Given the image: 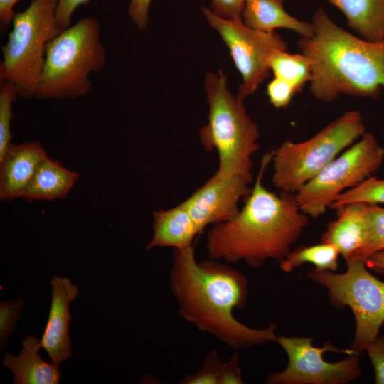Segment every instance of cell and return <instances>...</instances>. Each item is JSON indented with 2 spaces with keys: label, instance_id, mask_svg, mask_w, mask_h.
I'll list each match as a JSON object with an SVG mask.
<instances>
[{
  "label": "cell",
  "instance_id": "cb8c5ba5",
  "mask_svg": "<svg viewBox=\"0 0 384 384\" xmlns=\"http://www.w3.org/2000/svg\"><path fill=\"white\" fill-rule=\"evenodd\" d=\"M353 203H384V178L378 179L373 176L368 177L356 186L337 196L330 208L336 210Z\"/></svg>",
  "mask_w": 384,
  "mask_h": 384
},
{
  "label": "cell",
  "instance_id": "8992f818",
  "mask_svg": "<svg viewBox=\"0 0 384 384\" xmlns=\"http://www.w3.org/2000/svg\"><path fill=\"white\" fill-rule=\"evenodd\" d=\"M58 0H33L15 14L7 43L1 48L0 79L11 83L18 96L36 97L46 46L63 30L56 18Z\"/></svg>",
  "mask_w": 384,
  "mask_h": 384
},
{
  "label": "cell",
  "instance_id": "484cf974",
  "mask_svg": "<svg viewBox=\"0 0 384 384\" xmlns=\"http://www.w3.org/2000/svg\"><path fill=\"white\" fill-rule=\"evenodd\" d=\"M222 361L215 350L210 351L204 358L198 370L185 376L181 384H219Z\"/></svg>",
  "mask_w": 384,
  "mask_h": 384
},
{
  "label": "cell",
  "instance_id": "d4e9b609",
  "mask_svg": "<svg viewBox=\"0 0 384 384\" xmlns=\"http://www.w3.org/2000/svg\"><path fill=\"white\" fill-rule=\"evenodd\" d=\"M18 96L15 87L1 80L0 89V158L11 143V122L13 118L12 104Z\"/></svg>",
  "mask_w": 384,
  "mask_h": 384
},
{
  "label": "cell",
  "instance_id": "7402d4cb",
  "mask_svg": "<svg viewBox=\"0 0 384 384\" xmlns=\"http://www.w3.org/2000/svg\"><path fill=\"white\" fill-rule=\"evenodd\" d=\"M269 67L274 77L290 83L297 93L311 78L310 61L302 53L290 54L287 50H275L270 58Z\"/></svg>",
  "mask_w": 384,
  "mask_h": 384
},
{
  "label": "cell",
  "instance_id": "ba28073f",
  "mask_svg": "<svg viewBox=\"0 0 384 384\" xmlns=\"http://www.w3.org/2000/svg\"><path fill=\"white\" fill-rule=\"evenodd\" d=\"M346 262L344 273L315 269L308 277L327 289L335 307L352 310L356 319L352 349L360 354L378 336L384 323V282L368 271L365 262Z\"/></svg>",
  "mask_w": 384,
  "mask_h": 384
},
{
  "label": "cell",
  "instance_id": "ffe728a7",
  "mask_svg": "<svg viewBox=\"0 0 384 384\" xmlns=\"http://www.w3.org/2000/svg\"><path fill=\"white\" fill-rule=\"evenodd\" d=\"M345 16L348 26L361 38L384 39V0H326Z\"/></svg>",
  "mask_w": 384,
  "mask_h": 384
},
{
  "label": "cell",
  "instance_id": "9a60e30c",
  "mask_svg": "<svg viewBox=\"0 0 384 384\" xmlns=\"http://www.w3.org/2000/svg\"><path fill=\"white\" fill-rule=\"evenodd\" d=\"M368 203H353L337 208V218L328 224L321 242L336 246L346 262L361 248L366 235Z\"/></svg>",
  "mask_w": 384,
  "mask_h": 384
},
{
  "label": "cell",
  "instance_id": "ac0fdd59",
  "mask_svg": "<svg viewBox=\"0 0 384 384\" xmlns=\"http://www.w3.org/2000/svg\"><path fill=\"white\" fill-rule=\"evenodd\" d=\"M283 2V0H246L242 20L247 26L258 31L272 32L276 28H287L302 38L311 37L314 33L312 23L289 15L284 10Z\"/></svg>",
  "mask_w": 384,
  "mask_h": 384
},
{
  "label": "cell",
  "instance_id": "44dd1931",
  "mask_svg": "<svg viewBox=\"0 0 384 384\" xmlns=\"http://www.w3.org/2000/svg\"><path fill=\"white\" fill-rule=\"evenodd\" d=\"M338 248L332 244L321 242L311 246H300L281 260L280 268L290 272L304 263H311L318 270L335 271L338 267Z\"/></svg>",
  "mask_w": 384,
  "mask_h": 384
},
{
  "label": "cell",
  "instance_id": "d6a6232c",
  "mask_svg": "<svg viewBox=\"0 0 384 384\" xmlns=\"http://www.w3.org/2000/svg\"><path fill=\"white\" fill-rule=\"evenodd\" d=\"M89 1L90 0H58L56 18L60 28L62 30L68 28L75 10L79 6L87 4Z\"/></svg>",
  "mask_w": 384,
  "mask_h": 384
},
{
  "label": "cell",
  "instance_id": "603a6c76",
  "mask_svg": "<svg viewBox=\"0 0 384 384\" xmlns=\"http://www.w3.org/2000/svg\"><path fill=\"white\" fill-rule=\"evenodd\" d=\"M384 250V208L368 204L366 210V235L363 246L349 260H366ZM348 260V261H349Z\"/></svg>",
  "mask_w": 384,
  "mask_h": 384
},
{
  "label": "cell",
  "instance_id": "4316f807",
  "mask_svg": "<svg viewBox=\"0 0 384 384\" xmlns=\"http://www.w3.org/2000/svg\"><path fill=\"white\" fill-rule=\"evenodd\" d=\"M25 305L22 299L0 303V348L4 349L9 335L15 330V326L20 318Z\"/></svg>",
  "mask_w": 384,
  "mask_h": 384
},
{
  "label": "cell",
  "instance_id": "4dcf8cb0",
  "mask_svg": "<svg viewBox=\"0 0 384 384\" xmlns=\"http://www.w3.org/2000/svg\"><path fill=\"white\" fill-rule=\"evenodd\" d=\"M241 370L239 365V354L235 353L228 361L222 362L219 384H242Z\"/></svg>",
  "mask_w": 384,
  "mask_h": 384
},
{
  "label": "cell",
  "instance_id": "e575fe53",
  "mask_svg": "<svg viewBox=\"0 0 384 384\" xmlns=\"http://www.w3.org/2000/svg\"><path fill=\"white\" fill-rule=\"evenodd\" d=\"M366 266L373 272L384 274V250L377 252L365 261Z\"/></svg>",
  "mask_w": 384,
  "mask_h": 384
},
{
  "label": "cell",
  "instance_id": "83f0119b",
  "mask_svg": "<svg viewBox=\"0 0 384 384\" xmlns=\"http://www.w3.org/2000/svg\"><path fill=\"white\" fill-rule=\"evenodd\" d=\"M297 92L288 82L274 77L267 86V94L270 103L276 108L287 107Z\"/></svg>",
  "mask_w": 384,
  "mask_h": 384
},
{
  "label": "cell",
  "instance_id": "e0dca14e",
  "mask_svg": "<svg viewBox=\"0 0 384 384\" xmlns=\"http://www.w3.org/2000/svg\"><path fill=\"white\" fill-rule=\"evenodd\" d=\"M41 340L33 335L22 341V349L17 356L6 353L2 363L13 373L15 384H57L62 373L59 366L45 362L38 351Z\"/></svg>",
  "mask_w": 384,
  "mask_h": 384
},
{
  "label": "cell",
  "instance_id": "1f68e13d",
  "mask_svg": "<svg viewBox=\"0 0 384 384\" xmlns=\"http://www.w3.org/2000/svg\"><path fill=\"white\" fill-rule=\"evenodd\" d=\"M151 2V0H130L128 15L139 30L147 28Z\"/></svg>",
  "mask_w": 384,
  "mask_h": 384
},
{
  "label": "cell",
  "instance_id": "5b68a950",
  "mask_svg": "<svg viewBox=\"0 0 384 384\" xmlns=\"http://www.w3.org/2000/svg\"><path fill=\"white\" fill-rule=\"evenodd\" d=\"M100 37L99 21L89 16L48 42L36 97L60 100L87 95L92 87L90 74L102 71L106 64Z\"/></svg>",
  "mask_w": 384,
  "mask_h": 384
},
{
  "label": "cell",
  "instance_id": "52a82bcc",
  "mask_svg": "<svg viewBox=\"0 0 384 384\" xmlns=\"http://www.w3.org/2000/svg\"><path fill=\"white\" fill-rule=\"evenodd\" d=\"M365 133L366 127L360 112L351 110L307 140H286L272 151L274 186L282 191L297 193Z\"/></svg>",
  "mask_w": 384,
  "mask_h": 384
},
{
  "label": "cell",
  "instance_id": "f546056e",
  "mask_svg": "<svg viewBox=\"0 0 384 384\" xmlns=\"http://www.w3.org/2000/svg\"><path fill=\"white\" fill-rule=\"evenodd\" d=\"M246 0H211L210 9L227 19H241Z\"/></svg>",
  "mask_w": 384,
  "mask_h": 384
},
{
  "label": "cell",
  "instance_id": "7a4b0ae2",
  "mask_svg": "<svg viewBox=\"0 0 384 384\" xmlns=\"http://www.w3.org/2000/svg\"><path fill=\"white\" fill-rule=\"evenodd\" d=\"M272 151L263 155L255 185L245 206L232 219L213 225L206 237L208 258L235 263L243 261L252 268L272 259L279 262L309 223L295 194L271 192L262 184Z\"/></svg>",
  "mask_w": 384,
  "mask_h": 384
},
{
  "label": "cell",
  "instance_id": "4fadbf2b",
  "mask_svg": "<svg viewBox=\"0 0 384 384\" xmlns=\"http://www.w3.org/2000/svg\"><path fill=\"white\" fill-rule=\"evenodd\" d=\"M50 284L51 305L41 345L47 352L51 363L59 366L72 355L69 337V324L72 316L69 312V304L75 299L79 290L68 277L54 276Z\"/></svg>",
  "mask_w": 384,
  "mask_h": 384
},
{
  "label": "cell",
  "instance_id": "5bb4252c",
  "mask_svg": "<svg viewBox=\"0 0 384 384\" xmlns=\"http://www.w3.org/2000/svg\"><path fill=\"white\" fill-rule=\"evenodd\" d=\"M47 156L38 142H12L0 158V199L21 198L38 165Z\"/></svg>",
  "mask_w": 384,
  "mask_h": 384
},
{
  "label": "cell",
  "instance_id": "f1b7e54d",
  "mask_svg": "<svg viewBox=\"0 0 384 384\" xmlns=\"http://www.w3.org/2000/svg\"><path fill=\"white\" fill-rule=\"evenodd\" d=\"M374 368L375 381L384 384V335L378 336L365 348Z\"/></svg>",
  "mask_w": 384,
  "mask_h": 384
},
{
  "label": "cell",
  "instance_id": "3957f363",
  "mask_svg": "<svg viewBox=\"0 0 384 384\" xmlns=\"http://www.w3.org/2000/svg\"><path fill=\"white\" fill-rule=\"evenodd\" d=\"M313 35L298 46L311 63L310 91L324 102L340 95L376 98L384 87V39L358 38L339 27L319 7L312 17Z\"/></svg>",
  "mask_w": 384,
  "mask_h": 384
},
{
  "label": "cell",
  "instance_id": "836d02e7",
  "mask_svg": "<svg viewBox=\"0 0 384 384\" xmlns=\"http://www.w3.org/2000/svg\"><path fill=\"white\" fill-rule=\"evenodd\" d=\"M18 0H0V21L2 26L12 23L15 15L14 6Z\"/></svg>",
  "mask_w": 384,
  "mask_h": 384
},
{
  "label": "cell",
  "instance_id": "6da1fadb",
  "mask_svg": "<svg viewBox=\"0 0 384 384\" xmlns=\"http://www.w3.org/2000/svg\"><path fill=\"white\" fill-rule=\"evenodd\" d=\"M169 276L178 314L198 330L237 350L276 341L274 324L255 329L233 316L248 297V281L242 272L218 260L197 262L193 245L174 249Z\"/></svg>",
  "mask_w": 384,
  "mask_h": 384
},
{
  "label": "cell",
  "instance_id": "2e32d148",
  "mask_svg": "<svg viewBox=\"0 0 384 384\" xmlns=\"http://www.w3.org/2000/svg\"><path fill=\"white\" fill-rule=\"evenodd\" d=\"M153 218L154 233L147 250L156 247L185 250L193 246L199 233L183 201L170 209L153 211Z\"/></svg>",
  "mask_w": 384,
  "mask_h": 384
},
{
  "label": "cell",
  "instance_id": "d6986e66",
  "mask_svg": "<svg viewBox=\"0 0 384 384\" xmlns=\"http://www.w3.org/2000/svg\"><path fill=\"white\" fill-rule=\"evenodd\" d=\"M79 177V174L47 156L38 165L21 198L30 201L62 199Z\"/></svg>",
  "mask_w": 384,
  "mask_h": 384
},
{
  "label": "cell",
  "instance_id": "7c38bea8",
  "mask_svg": "<svg viewBox=\"0 0 384 384\" xmlns=\"http://www.w3.org/2000/svg\"><path fill=\"white\" fill-rule=\"evenodd\" d=\"M252 181L240 176H220L215 173L183 203L199 233L209 225L233 218L240 211L239 202L246 199Z\"/></svg>",
  "mask_w": 384,
  "mask_h": 384
},
{
  "label": "cell",
  "instance_id": "30bf717a",
  "mask_svg": "<svg viewBox=\"0 0 384 384\" xmlns=\"http://www.w3.org/2000/svg\"><path fill=\"white\" fill-rule=\"evenodd\" d=\"M312 341L305 337H277L288 365L284 370L271 373L266 383L346 384L360 375L359 354L352 348L338 349L329 342L318 348Z\"/></svg>",
  "mask_w": 384,
  "mask_h": 384
},
{
  "label": "cell",
  "instance_id": "9c48e42d",
  "mask_svg": "<svg viewBox=\"0 0 384 384\" xmlns=\"http://www.w3.org/2000/svg\"><path fill=\"white\" fill-rule=\"evenodd\" d=\"M383 160L384 148L374 134L366 132L295 193L300 210L309 217H319L337 196L371 176Z\"/></svg>",
  "mask_w": 384,
  "mask_h": 384
},
{
  "label": "cell",
  "instance_id": "277c9868",
  "mask_svg": "<svg viewBox=\"0 0 384 384\" xmlns=\"http://www.w3.org/2000/svg\"><path fill=\"white\" fill-rule=\"evenodd\" d=\"M209 105L208 122L199 131L204 150L216 151L220 176H240L253 181L252 157L259 149L257 125L246 112L243 101L228 87L227 75L209 72L204 80Z\"/></svg>",
  "mask_w": 384,
  "mask_h": 384
},
{
  "label": "cell",
  "instance_id": "8fae6325",
  "mask_svg": "<svg viewBox=\"0 0 384 384\" xmlns=\"http://www.w3.org/2000/svg\"><path fill=\"white\" fill-rule=\"evenodd\" d=\"M209 25L215 29L228 46L235 65L242 78L237 97L243 101L252 95L270 75L269 60L277 50H287V44L276 33L255 30L241 19H227L203 6Z\"/></svg>",
  "mask_w": 384,
  "mask_h": 384
}]
</instances>
